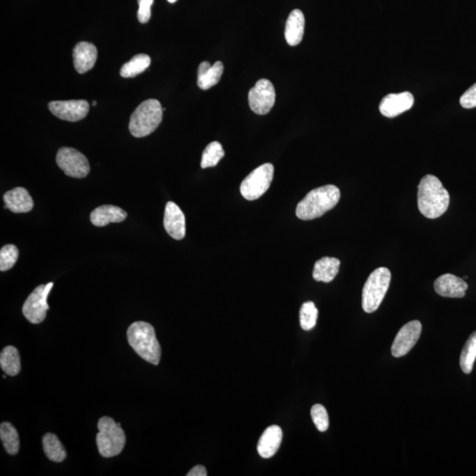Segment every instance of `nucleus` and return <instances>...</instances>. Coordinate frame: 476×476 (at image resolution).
<instances>
[{
    "instance_id": "1",
    "label": "nucleus",
    "mask_w": 476,
    "mask_h": 476,
    "mask_svg": "<svg viewBox=\"0 0 476 476\" xmlns=\"http://www.w3.org/2000/svg\"><path fill=\"white\" fill-rule=\"evenodd\" d=\"M418 203L422 216L436 219L447 211L450 195L438 177L426 175L418 185Z\"/></svg>"
},
{
    "instance_id": "2",
    "label": "nucleus",
    "mask_w": 476,
    "mask_h": 476,
    "mask_svg": "<svg viewBox=\"0 0 476 476\" xmlns=\"http://www.w3.org/2000/svg\"><path fill=\"white\" fill-rule=\"evenodd\" d=\"M340 191L335 185L328 184L310 191L297 205L296 214L300 220L310 221L322 217L338 204Z\"/></svg>"
},
{
    "instance_id": "3",
    "label": "nucleus",
    "mask_w": 476,
    "mask_h": 476,
    "mask_svg": "<svg viewBox=\"0 0 476 476\" xmlns=\"http://www.w3.org/2000/svg\"><path fill=\"white\" fill-rule=\"evenodd\" d=\"M128 342L132 349L145 361L158 365L161 349L153 326L147 322L132 324L127 330Z\"/></svg>"
},
{
    "instance_id": "4",
    "label": "nucleus",
    "mask_w": 476,
    "mask_h": 476,
    "mask_svg": "<svg viewBox=\"0 0 476 476\" xmlns=\"http://www.w3.org/2000/svg\"><path fill=\"white\" fill-rule=\"evenodd\" d=\"M164 109L155 99L141 102L131 116L129 130L132 136H148L157 130L163 120Z\"/></svg>"
},
{
    "instance_id": "5",
    "label": "nucleus",
    "mask_w": 476,
    "mask_h": 476,
    "mask_svg": "<svg viewBox=\"0 0 476 476\" xmlns=\"http://www.w3.org/2000/svg\"><path fill=\"white\" fill-rule=\"evenodd\" d=\"M97 444L99 452L104 458L115 457L121 454L125 445V434L119 422L104 416L99 420Z\"/></svg>"
},
{
    "instance_id": "6",
    "label": "nucleus",
    "mask_w": 476,
    "mask_h": 476,
    "mask_svg": "<svg viewBox=\"0 0 476 476\" xmlns=\"http://www.w3.org/2000/svg\"><path fill=\"white\" fill-rule=\"evenodd\" d=\"M391 283V272L386 267H379L373 271L366 280L363 289V309L367 313H372L379 309L385 299Z\"/></svg>"
},
{
    "instance_id": "7",
    "label": "nucleus",
    "mask_w": 476,
    "mask_h": 476,
    "mask_svg": "<svg viewBox=\"0 0 476 476\" xmlns=\"http://www.w3.org/2000/svg\"><path fill=\"white\" fill-rule=\"evenodd\" d=\"M273 165L264 164L251 172L241 184L240 191L247 200H256L269 189L273 178Z\"/></svg>"
},
{
    "instance_id": "8",
    "label": "nucleus",
    "mask_w": 476,
    "mask_h": 476,
    "mask_svg": "<svg viewBox=\"0 0 476 476\" xmlns=\"http://www.w3.org/2000/svg\"><path fill=\"white\" fill-rule=\"evenodd\" d=\"M54 283H49L46 285L36 287L29 296L22 307L23 315L32 324H40L44 322L46 313L49 309L47 299Z\"/></svg>"
},
{
    "instance_id": "9",
    "label": "nucleus",
    "mask_w": 476,
    "mask_h": 476,
    "mask_svg": "<svg viewBox=\"0 0 476 476\" xmlns=\"http://www.w3.org/2000/svg\"><path fill=\"white\" fill-rule=\"evenodd\" d=\"M58 167L66 176L74 178H84L90 171L87 157L81 152L72 148H62L56 158Z\"/></svg>"
},
{
    "instance_id": "10",
    "label": "nucleus",
    "mask_w": 476,
    "mask_h": 476,
    "mask_svg": "<svg viewBox=\"0 0 476 476\" xmlns=\"http://www.w3.org/2000/svg\"><path fill=\"white\" fill-rule=\"evenodd\" d=\"M249 105L254 113L266 115L272 110L276 102V89L269 79H262L257 82L249 92Z\"/></svg>"
},
{
    "instance_id": "11",
    "label": "nucleus",
    "mask_w": 476,
    "mask_h": 476,
    "mask_svg": "<svg viewBox=\"0 0 476 476\" xmlns=\"http://www.w3.org/2000/svg\"><path fill=\"white\" fill-rule=\"evenodd\" d=\"M422 333V324L418 320L406 323L399 331L392 346V355L395 357L404 356L414 348Z\"/></svg>"
},
{
    "instance_id": "12",
    "label": "nucleus",
    "mask_w": 476,
    "mask_h": 476,
    "mask_svg": "<svg viewBox=\"0 0 476 476\" xmlns=\"http://www.w3.org/2000/svg\"><path fill=\"white\" fill-rule=\"evenodd\" d=\"M49 110L62 120L77 122L87 117L89 104L85 100L53 101L49 104Z\"/></svg>"
},
{
    "instance_id": "13",
    "label": "nucleus",
    "mask_w": 476,
    "mask_h": 476,
    "mask_svg": "<svg viewBox=\"0 0 476 476\" xmlns=\"http://www.w3.org/2000/svg\"><path fill=\"white\" fill-rule=\"evenodd\" d=\"M415 99L410 92L389 94L382 99L379 111L386 118H395L408 111L414 105Z\"/></svg>"
},
{
    "instance_id": "14",
    "label": "nucleus",
    "mask_w": 476,
    "mask_h": 476,
    "mask_svg": "<svg viewBox=\"0 0 476 476\" xmlns=\"http://www.w3.org/2000/svg\"><path fill=\"white\" fill-rule=\"evenodd\" d=\"M434 287L439 296L462 299L466 295L468 285L461 278L452 273H445L435 280Z\"/></svg>"
},
{
    "instance_id": "15",
    "label": "nucleus",
    "mask_w": 476,
    "mask_h": 476,
    "mask_svg": "<svg viewBox=\"0 0 476 476\" xmlns=\"http://www.w3.org/2000/svg\"><path fill=\"white\" fill-rule=\"evenodd\" d=\"M164 225L167 233L176 240H182L185 236V216L183 211L176 203H168L164 212Z\"/></svg>"
},
{
    "instance_id": "16",
    "label": "nucleus",
    "mask_w": 476,
    "mask_h": 476,
    "mask_svg": "<svg viewBox=\"0 0 476 476\" xmlns=\"http://www.w3.org/2000/svg\"><path fill=\"white\" fill-rule=\"evenodd\" d=\"M74 64L79 74L90 71L97 59V49L91 42H81L74 49Z\"/></svg>"
},
{
    "instance_id": "17",
    "label": "nucleus",
    "mask_w": 476,
    "mask_h": 476,
    "mask_svg": "<svg viewBox=\"0 0 476 476\" xmlns=\"http://www.w3.org/2000/svg\"><path fill=\"white\" fill-rule=\"evenodd\" d=\"M282 441V429L277 425L270 426L264 431L257 443L259 454L264 459L273 457L279 450Z\"/></svg>"
},
{
    "instance_id": "18",
    "label": "nucleus",
    "mask_w": 476,
    "mask_h": 476,
    "mask_svg": "<svg viewBox=\"0 0 476 476\" xmlns=\"http://www.w3.org/2000/svg\"><path fill=\"white\" fill-rule=\"evenodd\" d=\"M5 208L16 214L28 213L34 207V201L29 191L22 187H16L4 195Z\"/></svg>"
},
{
    "instance_id": "19",
    "label": "nucleus",
    "mask_w": 476,
    "mask_h": 476,
    "mask_svg": "<svg viewBox=\"0 0 476 476\" xmlns=\"http://www.w3.org/2000/svg\"><path fill=\"white\" fill-rule=\"evenodd\" d=\"M127 212L122 208L112 205H104L92 211L90 221L95 226L104 227L111 223H121L127 219Z\"/></svg>"
},
{
    "instance_id": "20",
    "label": "nucleus",
    "mask_w": 476,
    "mask_h": 476,
    "mask_svg": "<svg viewBox=\"0 0 476 476\" xmlns=\"http://www.w3.org/2000/svg\"><path fill=\"white\" fill-rule=\"evenodd\" d=\"M224 71L223 63L218 61L211 65L209 62L201 63L198 69V88L207 90L214 87L220 81L221 75Z\"/></svg>"
},
{
    "instance_id": "21",
    "label": "nucleus",
    "mask_w": 476,
    "mask_h": 476,
    "mask_svg": "<svg viewBox=\"0 0 476 476\" xmlns=\"http://www.w3.org/2000/svg\"><path fill=\"white\" fill-rule=\"evenodd\" d=\"M306 19L299 9L293 10L287 19L285 38L290 46H296L302 42L304 34Z\"/></svg>"
},
{
    "instance_id": "22",
    "label": "nucleus",
    "mask_w": 476,
    "mask_h": 476,
    "mask_svg": "<svg viewBox=\"0 0 476 476\" xmlns=\"http://www.w3.org/2000/svg\"><path fill=\"white\" fill-rule=\"evenodd\" d=\"M340 264V260L336 257H322L314 266L313 279L326 283L332 282L339 273Z\"/></svg>"
},
{
    "instance_id": "23",
    "label": "nucleus",
    "mask_w": 476,
    "mask_h": 476,
    "mask_svg": "<svg viewBox=\"0 0 476 476\" xmlns=\"http://www.w3.org/2000/svg\"><path fill=\"white\" fill-rule=\"evenodd\" d=\"M0 366L6 374L18 375L21 372V357L18 349L13 346L6 347L0 354Z\"/></svg>"
},
{
    "instance_id": "24",
    "label": "nucleus",
    "mask_w": 476,
    "mask_h": 476,
    "mask_svg": "<svg viewBox=\"0 0 476 476\" xmlns=\"http://www.w3.org/2000/svg\"><path fill=\"white\" fill-rule=\"evenodd\" d=\"M46 456L54 462H62L66 458V451L57 436L47 433L42 438Z\"/></svg>"
},
{
    "instance_id": "25",
    "label": "nucleus",
    "mask_w": 476,
    "mask_h": 476,
    "mask_svg": "<svg viewBox=\"0 0 476 476\" xmlns=\"http://www.w3.org/2000/svg\"><path fill=\"white\" fill-rule=\"evenodd\" d=\"M151 58L145 54L134 56L130 61L122 66L120 75L124 78H134L145 72L150 65Z\"/></svg>"
},
{
    "instance_id": "26",
    "label": "nucleus",
    "mask_w": 476,
    "mask_h": 476,
    "mask_svg": "<svg viewBox=\"0 0 476 476\" xmlns=\"http://www.w3.org/2000/svg\"><path fill=\"white\" fill-rule=\"evenodd\" d=\"M0 438L8 454L15 455L19 449V439L17 431L11 422H2L0 425Z\"/></svg>"
},
{
    "instance_id": "27",
    "label": "nucleus",
    "mask_w": 476,
    "mask_h": 476,
    "mask_svg": "<svg viewBox=\"0 0 476 476\" xmlns=\"http://www.w3.org/2000/svg\"><path fill=\"white\" fill-rule=\"evenodd\" d=\"M476 359V331L469 336L467 342L465 343L459 358V365L462 372L466 374H470Z\"/></svg>"
},
{
    "instance_id": "28",
    "label": "nucleus",
    "mask_w": 476,
    "mask_h": 476,
    "mask_svg": "<svg viewBox=\"0 0 476 476\" xmlns=\"http://www.w3.org/2000/svg\"><path fill=\"white\" fill-rule=\"evenodd\" d=\"M225 153L219 142L214 141L207 145L201 158V168H207L216 166L224 157Z\"/></svg>"
},
{
    "instance_id": "29",
    "label": "nucleus",
    "mask_w": 476,
    "mask_h": 476,
    "mask_svg": "<svg viewBox=\"0 0 476 476\" xmlns=\"http://www.w3.org/2000/svg\"><path fill=\"white\" fill-rule=\"evenodd\" d=\"M317 312L315 303H304L300 310V325L303 330L310 331L315 327L317 319Z\"/></svg>"
},
{
    "instance_id": "30",
    "label": "nucleus",
    "mask_w": 476,
    "mask_h": 476,
    "mask_svg": "<svg viewBox=\"0 0 476 476\" xmlns=\"http://www.w3.org/2000/svg\"><path fill=\"white\" fill-rule=\"evenodd\" d=\"M19 257L18 248L13 244H6L0 251V270L2 272L12 269L17 262Z\"/></svg>"
},
{
    "instance_id": "31",
    "label": "nucleus",
    "mask_w": 476,
    "mask_h": 476,
    "mask_svg": "<svg viewBox=\"0 0 476 476\" xmlns=\"http://www.w3.org/2000/svg\"><path fill=\"white\" fill-rule=\"evenodd\" d=\"M314 425L320 432H325L329 428V416L325 406L322 404L314 405L310 410Z\"/></svg>"
},
{
    "instance_id": "32",
    "label": "nucleus",
    "mask_w": 476,
    "mask_h": 476,
    "mask_svg": "<svg viewBox=\"0 0 476 476\" xmlns=\"http://www.w3.org/2000/svg\"><path fill=\"white\" fill-rule=\"evenodd\" d=\"M153 3L154 0H138V19L142 24L150 21L151 18V6L153 5Z\"/></svg>"
},
{
    "instance_id": "33",
    "label": "nucleus",
    "mask_w": 476,
    "mask_h": 476,
    "mask_svg": "<svg viewBox=\"0 0 476 476\" xmlns=\"http://www.w3.org/2000/svg\"><path fill=\"white\" fill-rule=\"evenodd\" d=\"M461 105L465 109H472L476 107V84L469 88L461 97Z\"/></svg>"
},
{
    "instance_id": "34",
    "label": "nucleus",
    "mask_w": 476,
    "mask_h": 476,
    "mask_svg": "<svg viewBox=\"0 0 476 476\" xmlns=\"http://www.w3.org/2000/svg\"><path fill=\"white\" fill-rule=\"evenodd\" d=\"M207 469L203 466L198 465L191 468L187 476H207Z\"/></svg>"
},
{
    "instance_id": "35",
    "label": "nucleus",
    "mask_w": 476,
    "mask_h": 476,
    "mask_svg": "<svg viewBox=\"0 0 476 476\" xmlns=\"http://www.w3.org/2000/svg\"><path fill=\"white\" fill-rule=\"evenodd\" d=\"M168 1L170 3H175V2L177 1V0H168Z\"/></svg>"
},
{
    "instance_id": "36",
    "label": "nucleus",
    "mask_w": 476,
    "mask_h": 476,
    "mask_svg": "<svg viewBox=\"0 0 476 476\" xmlns=\"http://www.w3.org/2000/svg\"><path fill=\"white\" fill-rule=\"evenodd\" d=\"M97 102H93V105L95 106V105H97Z\"/></svg>"
}]
</instances>
